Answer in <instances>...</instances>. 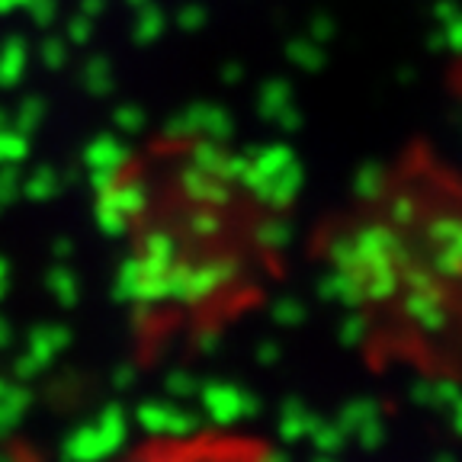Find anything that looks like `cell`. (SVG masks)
<instances>
[{"label":"cell","instance_id":"cell-1","mask_svg":"<svg viewBox=\"0 0 462 462\" xmlns=\"http://www.w3.org/2000/svg\"><path fill=\"white\" fill-rule=\"evenodd\" d=\"M270 180L247 152L196 135L158 138L116 167L100 206L135 309L199 318L254 296L286 212Z\"/></svg>","mask_w":462,"mask_h":462},{"label":"cell","instance_id":"cell-2","mask_svg":"<svg viewBox=\"0 0 462 462\" xmlns=\"http://www.w3.org/2000/svg\"><path fill=\"white\" fill-rule=\"evenodd\" d=\"M125 462H276L260 437L235 430H199L187 437H158Z\"/></svg>","mask_w":462,"mask_h":462}]
</instances>
